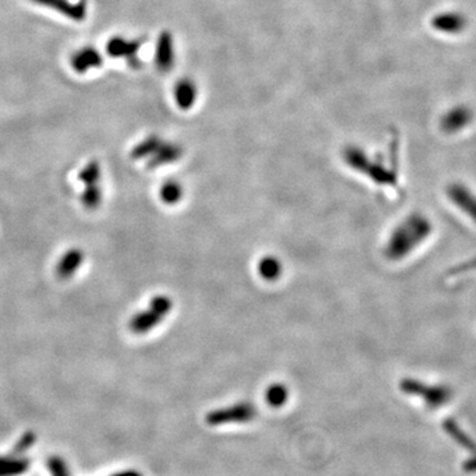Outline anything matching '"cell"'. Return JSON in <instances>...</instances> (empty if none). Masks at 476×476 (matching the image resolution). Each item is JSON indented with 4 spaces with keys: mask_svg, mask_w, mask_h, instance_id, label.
Instances as JSON below:
<instances>
[{
    "mask_svg": "<svg viewBox=\"0 0 476 476\" xmlns=\"http://www.w3.org/2000/svg\"><path fill=\"white\" fill-rule=\"evenodd\" d=\"M182 155L183 148L179 145L163 142L158 151L148 160V168H157L164 164L175 163L176 160L182 158Z\"/></svg>",
    "mask_w": 476,
    "mask_h": 476,
    "instance_id": "10",
    "label": "cell"
},
{
    "mask_svg": "<svg viewBox=\"0 0 476 476\" xmlns=\"http://www.w3.org/2000/svg\"><path fill=\"white\" fill-rule=\"evenodd\" d=\"M79 180L84 183L86 187L88 185H94L97 184L100 178H101V167L100 163L97 160H91V163H88L79 175Z\"/></svg>",
    "mask_w": 476,
    "mask_h": 476,
    "instance_id": "18",
    "label": "cell"
},
{
    "mask_svg": "<svg viewBox=\"0 0 476 476\" xmlns=\"http://www.w3.org/2000/svg\"><path fill=\"white\" fill-rule=\"evenodd\" d=\"M399 388L406 395L421 397L430 408L441 406L443 404H446L451 397V390L447 386L429 385L414 378L402 380Z\"/></svg>",
    "mask_w": 476,
    "mask_h": 476,
    "instance_id": "3",
    "label": "cell"
},
{
    "mask_svg": "<svg viewBox=\"0 0 476 476\" xmlns=\"http://www.w3.org/2000/svg\"><path fill=\"white\" fill-rule=\"evenodd\" d=\"M468 119H470V115L465 112H453L444 117L442 128L447 133H455L463 128V126L467 125Z\"/></svg>",
    "mask_w": 476,
    "mask_h": 476,
    "instance_id": "17",
    "label": "cell"
},
{
    "mask_svg": "<svg viewBox=\"0 0 476 476\" xmlns=\"http://www.w3.org/2000/svg\"><path fill=\"white\" fill-rule=\"evenodd\" d=\"M84 261V253L79 249H70L61 257L57 265V275L61 279H69L77 272Z\"/></svg>",
    "mask_w": 476,
    "mask_h": 476,
    "instance_id": "13",
    "label": "cell"
},
{
    "mask_svg": "<svg viewBox=\"0 0 476 476\" xmlns=\"http://www.w3.org/2000/svg\"><path fill=\"white\" fill-rule=\"evenodd\" d=\"M31 1L60 12L74 22H82L86 18V3L84 0L77 4L69 0H31Z\"/></svg>",
    "mask_w": 476,
    "mask_h": 476,
    "instance_id": "7",
    "label": "cell"
},
{
    "mask_svg": "<svg viewBox=\"0 0 476 476\" xmlns=\"http://www.w3.org/2000/svg\"><path fill=\"white\" fill-rule=\"evenodd\" d=\"M287 397H289L287 388H284L281 384H275V385L270 386L267 389V393H266V399H267L269 405L274 406V408L282 406L284 402L287 401Z\"/></svg>",
    "mask_w": 476,
    "mask_h": 476,
    "instance_id": "20",
    "label": "cell"
},
{
    "mask_svg": "<svg viewBox=\"0 0 476 476\" xmlns=\"http://www.w3.org/2000/svg\"><path fill=\"white\" fill-rule=\"evenodd\" d=\"M432 224L422 213H411L397 225L386 241L385 257L390 261H401L430 237Z\"/></svg>",
    "mask_w": 476,
    "mask_h": 476,
    "instance_id": "1",
    "label": "cell"
},
{
    "mask_svg": "<svg viewBox=\"0 0 476 476\" xmlns=\"http://www.w3.org/2000/svg\"><path fill=\"white\" fill-rule=\"evenodd\" d=\"M163 319L164 317L159 315L157 311H154L152 308H148L146 311L138 312L134 317H131L130 329L134 333L142 335V333H146L148 331L154 329V327H157Z\"/></svg>",
    "mask_w": 476,
    "mask_h": 476,
    "instance_id": "12",
    "label": "cell"
},
{
    "mask_svg": "<svg viewBox=\"0 0 476 476\" xmlns=\"http://www.w3.org/2000/svg\"><path fill=\"white\" fill-rule=\"evenodd\" d=\"M282 272H284L282 262L279 261L277 257H272V256L263 257L258 263V272L262 279L267 282L278 281L282 275Z\"/></svg>",
    "mask_w": 476,
    "mask_h": 476,
    "instance_id": "14",
    "label": "cell"
},
{
    "mask_svg": "<svg viewBox=\"0 0 476 476\" xmlns=\"http://www.w3.org/2000/svg\"><path fill=\"white\" fill-rule=\"evenodd\" d=\"M197 98V88L192 79H183L175 86V101L179 109L190 110Z\"/></svg>",
    "mask_w": 476,
    "mask_h": 476,
    "instance_id": "11",
    "label": "cell"
},
{
    "mask_svg": "<svg viewBox=\"0 0 476 476\" xmlns=\"http://www.w3.org/2000/svg\"><path fill=\"white\" fill-rule=\"evenodd\" d=\"M142 46L140 40H127L125 37L121 36H114L107 46H106V51L109 53V56L117 57V58H127L130 65L133 68H138L139 65V60L136 58L138 56V51Z\"/></svg>",
    "mask_w": 476,
    "mask_h": 476,
    "instance_id": "5",
    "label": "cell"
},
{
    "mask_svg": "<svg viewBox=\"0 0 476 476\" xmlns=\"http://www.w3.org/2000/svg\"><path fill=\"white\" fill-rule=\"evenodd\" d=\"M256 416V409L250 404H238L234 406H229L227 409H221L213 411L208 416V422L211 425H221L227 422H246Z\"/></svg>",
    "mask_w": 476,
    "mask_h": 476,
    "instance_id": "6",
    "label": "cell"
},
{
    "mask_svg": "<svg viewBox=\"0 0 476 476\" xmlns=\"http://www.w3.org/2000/svg\"><path fill=\"white\" fill-rule=\"evenodd\" d=\"M343 158L348 167L368 176L374 184L396 188L398 182V160L386 163L381 157L369 158L364 150L355 146L345 148Z\"/></svg>",
    "mask_w": 476,
    "mask_h": 476,
    "instance_id": "2",
    "label": "cell"
},
{
    "mask_svg": "<svg viewBox=\"0 0 476 476\" xmlns=\"http://www.w3.org/2000/svg\"><path fill=\"white\" fill-rule=\"evenodd\" d=\"M103 61L101 53L95 48L85 46L72 56L70 65L77 73H85L91 69L100 68L103 65Z\"/></svg>",
    "mask_w": 476,
    "mask_h": 476,
    "instance_id": "9",
    "label": "cell"
},
{
    "mask_svg": "<svg viewBox=\"0 0 476 476\" xmlns=\"http://www.w3.org/2000/svg\"><path fill=\"white\" fill-rule=\"evenodd\" d=\"M81 201L88 209H97L103 201V192L97 184L88 185L81 196Z\"/></svg>",
    "mask_w": 476,
    "mask_h": 476,
    "instance_id": "19",
    "label": "cell"
},
{
    "mask_svg": "<svg viewBox=\"0 0 476 476\" xmlns=\"http://www.w3.org/2000/svg\"><path fill=\"white\" fill-rule=\"evenodd\" d=\"M161 143H163V140L158 138V136H148L145 140H142L139 145H136L135 147L133 148L131 158L135 159V160H138V159L151 158L158 151V148L161 146Z\"/></svg>",
    "mask_w": 476,
    "mask_h": 476,
    "instance_id": "15",
    "label": "cell"
},
{
    "mask_svg": "<svg viewBox=\"0 0 476 476\" xmlns=\"http://www.w3.org/2000/svg\"><path fill=\"white\" fill-rule=\"evenodd\" d=\"M446 194L454 206L476 224V193L463 183H451Z\"/></svg>",
    "mask_w": 476,
    "mask_h": 476,
    "instance_id": "4",
    "label": "cell"
},
{
    "mask_svg": "<svg viewBox=\"0 0 476 476\" xmlns=\"http://www.w3.org/2000/svg\"><path fill=\"white\" fill-rule=\"evenodd\" d=\"M160 197L161 200L168 205L178 204L183 197L182 184H179L175 180L164 183L161 190H160Z\"/></svg>",
    "mask_w": 476,
    "mask_h": 476,
    "instance_id": "16",
    "label": "cell"
},
{
    "mask_svg": "<svg viewBox=\"0 0 476 476\" xmlns=\"http://www.w3.org/2000/svg\"><path fill=\"white\" fill-rule=\"evenodd\" d=\"M155 62L160 72L166 73L173 68L175 64V46L173 37L168 31H163L158 37L157 51H155Z\"/></svg>",
    "mask_w": 476,
    "mask_h": 476,
    "instance_id": "8",
    "label": "cell"
}]
</instances>
